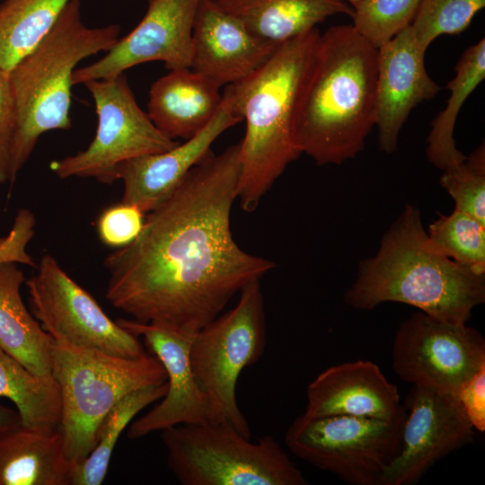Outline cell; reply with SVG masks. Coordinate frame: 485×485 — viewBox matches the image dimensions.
<instances>
[{"instance_id": "1", "label": "cell", "mask_w": 485, "mask_h": 485, "mask_svg": "<svg viewBox=\"0 0 485 485\" xmlns=\"http://www.w3.org/2000/svg\"><path fill=\"white\" fill-rule=\"evenodd\" d=\"M240 173V143L211 152L147 213L138 236L105 258V296L115 308L196 333L275 267L233 237Z\"/></svg>"}, {"instance_id": "2", "label": "cell", "mask_w": 485, "mask_h": 485, "mask_svg": "<svg viewBox=\"0 0 485 485\" xmlns=\"http://www.w3.org/2000/svg\"><path fill=\"white\" fill-rule=\"evenodd\" d=\"M377 55L352 24L321 34L294 122L298 150L316 164H341L363 150L376 120Z\"/></svg>"}, {"instance_id": "3", "label": "cell", "mask_w": 485, "mask_h": 485, "mask_svg": "<svg viewBox=\"0 0 485 485\" xmlns=\"http://www.w3.org/2000/svg\"><path fill=\"white\" fill-rule=\"evenodd\" d=\"M343 299L357 310L398 302L441 321L467 323L472 311L485 302V276L444 255L424 230L419 209L406 204L376 254L358 265Z\"/></svg>"}, {"instance_id": "4", "label": "cell", "mask_w": 485, "mask_h": 485, "mask_svg": "<svg viewBox=\"0 0 485 485\" xmlns=\"http://www.w3.org/2000/svg\"><path fill=\"white\" fill-rule=\"evenodd\" d=\"M317 28L281 43L245 78L226 85L234 112L246 122L240 142L237 199L254 211L287 165L301 154L294 138L297 102L313 67Z\"/></svg>"}, {"instance_id": "5", "label": "cell", "mask_w": 485, "mask_h": 485, "mask_svg": "<svg viewBox=\"0 0 485 485\" xmlns=\"http://www.w3.org/2000/svg\"><path fill=\"white\" fill-rule=\"evenodd\" d=\"M81 3L69 0L42 40L8 72L14 105L10 188L45 132L71 128L72 75L77 64L118 41L119 24L89 28Z\"/></svg>"}, {"instance_id": "6", "label": "cell", "mask_w": 485, "mask_h": 485, "mask_svg": "<svg viewBox=\"0 0 485 485\" xmlns=\"http://www.w3.org/2000/svg\"><path fill=\"white\" fill-rule=\"evenodd\" d=\"M51 374L61 393L58 427L68 463L83 462L96 443L100 423L129 392L166 382L156 357L127 358L52 340Z\"/></svg>"}, {"instance_id": "7", "label": "cell", "mask_w": 485, "mask_h": 485, "mask_svg": "<svg viewBox=\"0 0 485 485\" xmlns=\"http://www.w3.org/2000/svg\"><path fill=\"white\" fill-rule=\"evenodd\" d=\"M166 462L182 485H307L271 436L251 441L223 420L161 431Z\"/></svg>"}, {"instance_id": "8", "label": "cell", "mask_w": 485, "mask_h": 485, "mask_svg": "<svg viewBox=\"0 0 485 485\" xmlns=\"http://www.w3.org/2000/svg\"><path fill=\"white\" fill-rule=\"evenodd\" d=\"M234 307L198 330L190 358L201 388L237 431L251 438L249 423L236 399L240 375L265 351L267 330L260 280L244 286Z\"/></svg>"}, {"instance_id": "9", "label": "cell", "mask_w": 485, "mask_h": 485, "mask_svg": "<svg viewBox=\"0 0 485 485\" xmlns=\"http://www.w3.org/2000/svg\"><path fill=\"white\" fill-rule=\"evenodd\" d=\"M404 418L394 421L350 415L297 416L285 443L298 458L353 485H381L401 448Z\"/></svg>"}, {"instance_id": "10", "label": "cell", "mask_w": 485, "mask_h": 485, "mask_svg": "<svg viewBox=\"0 0 485 485\" xmlns=\"http://www.w3.org/2000/svg\"><path fill=\"white\" fill-rule=\"evenodd\" d=\"M84 84L94 101L96 133L84 150L50 163L51 171L60 179L93 178L110 185L118 180L121 163L179 144L161 132L139 108L124 73Z\"/></svg>"}, {"instance_id": "11", "label": "cell", "mask_w": 485, "mask_h": 485, "mask_svg": "<svg viewBox=\"0 0 485 485\" xmlns=\"http://www.w3.org/2000/svg\"><path fill=\"white\" fill-rule=\"evenodd\" d=\"M27 280L31 313L56 341L127 358L146 355L137 336L103 312L50 254H44Z\"/></svg>"}, {"instance_id": "12", "label": "cell", "mask_w": 485, "mask_h": 485, "mask_svg": "<svg viewBox=\"0 0 485 485\" xmlns=\"http://www.w3.org/2000/svg\"><path fill=\"white\" fill-rule=\"evenodd\" d=\"M392 366L412 385L455 393L485 366V340L467 323L417 312L395 333Z\"/></svg>"}, {"instance_id": "13", "label": "cell", "mask_w": 485, "mask_h": 485, "mask_svg": "<svg viewBox=\"0 0 485 485\" xmlns=\"http://www.w3.org/2000/svg\"><path fill=\"white\" fill-rule=\"evenodd\" d=\"M401 448L384 470L381 485H412L439 460L473 443L475 429L455 393L413 385Z\"/></svg>"}, {"instance_id": "14", "label": "cell", "mask_w": 485, "mask_h": 485, "mask_svg": "<svg viewBox=\"0 0 485 485\" xmlns=\"http://www.w3.org/2000/svg\"><path fill=\"white\" fill-rule=\"evenodd\" d=\"M117 322L137 338H143L149 354L158 358L167 375L165 395L148 412L130 423L128 430L130 439L176 425L226 421L192 371L190 351L195 333L135 320L119 319Z\"/></svg>"}, {"instance_id": "15", "label": "cell", "mask_w": 485, "mask_h": 485, "mask_svg": "<svg viewBox=\"0 0 485 485\" xmlns=\"http://www.w3.org/2000/svg\"><path fill=\"white\" fill-rule=\"evenodd\" d=\"M201 0H148L146 14L96 62L77 68L74 84L115 76L139 64L162 61L167 69L190 68L192 29Z\"/></svg>"}, {"instance_id": "16", "label": "cell", "mask_w": 485, "mask_h": 485, "mask_svg": "<svg viewBox=\"0 0 485 485\" xmlns=\"http://www.w3.org/2000/svg\"><path fill=\"white\" fill-rule=\"evenodd\" d=\"M426 50L410 25L378 48L375 126L379 147L387 154L396 151L410 111L441 90L426 70Z\"/></svg>"}, {"instance_id": "17", "label": "cell", "mask_w": 485, "mask_h": 485, "mask_svg": "<svg viewBox=\"0 0 485 485\" xmlns=\"http://www.w3.org/2000/svg\"><path fill=\"white\" fill-rule=\"evenodd\" d=\"M222 95L216 113L195 136L167 151L134 157L118 166V180L123 182L121 202L135 205L145 214L151 211L211 153L221 134L242 120L234 112L226 87Z\"/></svg>"}, {"instance_id": "18", "label": "cell", "mask_w": 485, "mask_h": 485, "mask_svg": "<svg viewBox=\"0 0 485 485\" xmlns=\"http://www.w3.org/2000/svg\"><path fill=\"white\" fill-rule=\"evenodd\" d=\"M279 45L254 34L214 0H201L192 29L190 68L227 85L253 73Z\"/></svg>"}, {"instance_id": "19", "label": "cell", "mask_w": 485, "mask_h": 485, "mask_svg": "<svg viewBox=\"0 0 485 485\" xmlns=\"http://www.w3.org/2000/svg\"><path fill=\"white\" fill-rule=\"evenodd\" d=\"M304 414L310 417L350 415L394 421L405 416L397 386L369 360L332 366L306 388Z\"/></svg>"}, {"instance_id": "20", "label": "cell", "mask_w": 485, "mask_h": 485, "mask_svg": "<svg viewBox=\"0 0 485 485\" xmlns=\"http://www.w3.org/2000/svg\"><path fill=\"white\" fill-rule=\"evenodd\" d=\"M220 87L191 68L170 70L152 84L146 113L166 137L187 140L216 113L223 99Z\"/></svg>"}, {"instance_id": "21", "label": "cell", "mask_w": 485, "mask_h": 485, "mask_svg": "<svg viewBox=\"0 0 485 485\" xmlns=\"http://www.w3.org/2000/svg\"><path fill=\"white\" fill-rule=\"evenodd\" d=\"M71 468L58 431L20 424L0 433V485H69Z\"/></svg>"}, {"instance_id": "22", "label": "cell", "mask_w": 485, "mask_h": 485, "mask_svg": "<svg viewBox=\"0 0 485 485\" xmlns=\"http://www.w3.org/2000/svg\"><path fill=\"white\" fill-rule=\"evenodd\" d=\"M227 13L242 22L257 36L281 44L316 28L339 14L352 17L343 0H214Z\"/></svg>"}, {"instance_id": "23", "label": "cell", "mask_w": 485, "mask_h": 485, "mask_svg": "<svg viewBox=\"0 0 485 485\" xmlns=\"http://www.w3.org/2000/svg\"><path fill=\"white\" fill-rule=\"evenodd\" d=\"M24 282L17 263L0 264V348L33 374L50 375L53 339L25 306Z\"/></svg>"}, {"instance_id": "24", "label": "cell", "mask_w": 485, "mask_h": 485, "mask_svg": "<svg viewBox=\"0 0 485 485\" xmlns=\"http://www.w3.org/2000/svg\"><path fill=\"white\" fill-rule=\"evenodd\" d=\"M454 71L455 76L446 86L451 93L446 106L432 121L427 138V157L443 172L467 157L456 147L454 129L463 104L485 78L484 38L465 49Z\"/></svg>"}, {"instance_id": "25", "label": "cell", "mask_w": 485, "mask_h": 485, "mask_svg": "<svg viewBox=\"0 0 485 485\" xmlns=\"http://www.w3.org/2000/svg\"><path fill=\"white\" fill-rule=\"evenodd\" d=\"M0 398L10 400L22 426L58 431L61 393L52 375H38L0 348Z\"/></svg>"}, {"instance_id": "26", "label": "cell", "mask_w": 485, "mask_h": 485, "mask_svg": "<svg viewBox=\"0 0 485 485\" xmlns=\"http://www.w3.org/2000/svg\"><path fill=\"white\" fill-rule=\"evenodd\" d=\"M69 0L0 4V67L9 72L50 31Z\"/></svg>"}, {"instance_id": "27", "label": "cell", "mask_w": 485, "mask_h": 485, "mask_svg": "<svg viewBox=\"0 0 485 485\" xmlns=\"http://www.w3.org/2000/svg\"><path fill=\"white\" fill-rule=\"evenodd\" d=\"M166 392L165 382L133 391L119 400L100 423L91 453L71 468L69 485L101 484L121 433L142 410L161 400Z\"/></svg>"}, {"instance_id": "28", "label": "cell", "mask_w": 485, "mask_h": 485, "mask_svg": "<svg viewBox=\"0 0 485 485\" xmlns=\"http://www.w3.org/2000/svg\"><path fill=\"white\" fill-rule=\"evenodd\" d=\"M428 235L446 257L478 276H485V225L462 210L440 214Z\"/></svg>"}, {"instance_id": "29", "label": "cell", "mask_w": 485, "mask_h": 485, "mask_svg": "<svg viewBox=\"0 0 485 485\" xmlns=\"http://www.w3.org/2000/svg\"><path fill=\"white\" fill-rule=\"evenodd\" d=\"M421 0H361L353 12V27L379 48L409 27Z\"/></svg>"}, {"instance_id": "30", "label": "cell", "mask_w": 485, "mask_h": 485, "mask_svg": "<svg viewBox=\"0 0 485 485\" xmlns=\"http://www.w3.org/2000/svg\"><path fill=\"white\" fill-rule=\"evenodd\" d=\"M484 5L485 0H421L410 27L427 49L438 36L463 31Z\"/></svg>"}, {"instance_id": "31", "label": "cell", "mask_w": 485, "mask_h": 485, "mask_svg": "<svg viewBox=\"0 0 485 485\" xmlns=\"http://www.w3.org/2000/svg\"><path fill=\"white\" fill-rule=\"evenodd\" d=\"M441 186L455 202V207L485 225V149L484 144L466 159L444 171Z\"/></svg>"}, {"instance_id": "32", "label": "cell", "mask_w": 485, "mask_h": 485, "mask_svg": "<svg viewBox=\"0 0 485 485\" xmlns=\"http://www.w3.org/2000/svg\"><path fill=\"white\" fill-rule=\"evenodd\" d=\"M146 214L135 205L120 202L105 208L97 219V233L105 245L120 248L140 234Z\"/></svg>"}, {"instance_id": "33", "label": "cell", "mask_w": 485, "mask_h": 485, "mask_svg": "<svg viewBox=\"0 0 485 485\" xmlns=\"http://www.w3.org/2000/svg\"><path fill=\"white\" fill-rule=\"evenodd\" d=\"M36 217L28 208H20L10 232L0 242V264L13 262L36 268L34 259L27 251L35 234Z\"/></svg>"}, {"instance_id": "34", "label": "cell", "mask_w": 485, "mask_h": 485, "mask_svg": "<svg viewBox=\"0 0 485 485\" xmlns=\"http://www.w3.org/2000/svg\"><path fill=\"white\" fill-rule=\"evenodd\" d=\"M14 105L9 73L0 67V185L8 182Z\"/></svg>"}, {"instance_id": "35", "label": "cell", "mask_w": 485, "mask_h": 485, "mask_svg": "<svg viewBox=\"0 0 485 485\" xmlns=\"http://www.w3.org/2000/svg\"><path fill=\"white\" fill-rule=\"evenodd\" d=\"M471 424L475 430L485 431V366L456 392Z\"/></svg>"}, {"instance_id": "36", "label": "cell", "mask_w": 485, "mask_h": 485, "mask_svg": "<svg viewBox=\"0 0 485 485\" xmlns=\"http://www.w3.org/2000/svg\"><path fill=\"white\" fill-rule=\"evenodd\" d=\"M20 424L22 423L17 410L0 403V433Z\"/></svg>"}, {"instance_id": "37", "label": "cell", "mask_w": 485, "mask_h": 485, "mask_svg": "<svg viewBox=\"0 0 485 485\" xmlns=\"http://www.w3.org/2000/svg\"><path fill=\"white\" fill-rule=\"evenodd\" d=\"M346 3L351 4L352 6H356L361 0H343Z\"/></svg>"}, {"instance_id": "38", "label": "cell", "mask_w": 485, "mask_h": 485, "mask_svg": "<svg viewBox=\"0 0 485 485\" xmlns=\"http://www.w3.org/2000/svg\"><path fill=\"white\" fill-rule=\"evenodd\" d=\"M4 237H0V242L4 240Z\"/></svg>"}, {"instance_id": "39", "label": "cell", "mask_w": 485, "mask_h": 485, "mask_svg": "<svg viewBox=\"0 0 485 485\" xmlns=\"http://www.w3.org/2000/svg\"><path fill=\"white\" fill-rule=\"evenodd\" d=\"M148 1V0H147Z\"/></svg>"}]
</instances>
